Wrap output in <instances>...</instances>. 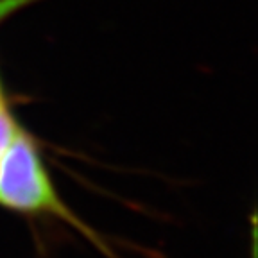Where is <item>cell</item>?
Returning a JSON list of instances; mask_svg holds the SVG:
<instances>
[{
  "label": "cell",
  "instance_id": "1",
  "mask_svg": "<svg viewBox=\"0 0 258 258\" xmlns=\"http://www.w3.org/2000/svg\"><path fill=\"white\" fill-rule=\"evenodd\" d=\"M0 205L27 214H50L72 222L81 231H86L70 210L59 201L40 153L32 138L24 129H16L0 156ZM88 233V231H86ZM95 238L92 233H88Z\"/></svg>",
  "mask_w": 258,
  "mask_h": 258
},
{
  "label": "cell",
  "instance_id": "2",
  "mask_svg": "<svg viewBox=\"0 0 258 258\" xmlns=\"http://www.w3.org/2000/svg\"><path fill=\"white\" fill-rule=\"evenodd\" d=\"M16 129H18V124L11 117V113L4 102V97H0V156L9 145V142L13 140Z\"/></svg>",
  "mask_w": 258,
  "mask_h": 258
},
{
  "label": "cell",
  "instance_id": "3",
  "mask_svg": "<svg viewBox=\"0 0 258 258\" xmlns=\"http://www.w3.org/2000/svg\"><path fill=\"white\" fill-rule=\"evenodd\" d=\"M31 2H36V0H0V22L4 20L6 16L11 15V13L29 6Z\"/></svg>",
  "mask_w": 258,
  "mask_h": 258
},
{
  "label": "cell",
  "instance_id": "4",
  "mask_svg": "<svg viewBox=\"0 0 258 258\" xmlns=\"http://www.w3.org/2000/svg\"><path fill=\"white\" fill-rule=\"evenodd\" d=\"M0 97H2V90H0Z\"/></svg>",
  "mask_w": 258,
  "mask_h": 258
}]
</instances>
